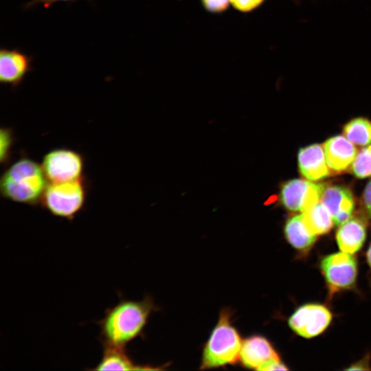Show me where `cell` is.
Wrapping results in <instances>:
<instances>
[{
	"label": "cell",
	"instance_id": "obj_3",
	"mask_svg": "<svg viewBox=\"0 0 371 371\" xmlns=\"http://www.w3.org/2000/svg\"><path fill=\"white\" fill-rule=\"evenodd\" d=\"M231 311H221L218 322L204 346L200 369L234 364L239 359L243 340L232 325Z\"/></svg>",
	"mask_w": 371,
	"mask_h": 371
},
{
	"label": "cell",
	"instance_id": "obj_10",
	"mask_svg": "<svg viewBox=\"0 0 371 371\" xmlns=\"http://www.w3.org/2000/svg\"><path fill=\"white\" fill-rule=\"evenodd\" d=\"M327 165L331 172L340 173L351 167L357 150L346 137L337 135L323 144Z\"/></svg>",
	"mask_w": 371,
	"mask_h": 371
},
{
	"label": "cell",
	"instance_id": "obj_20",
	"mask_svg": "<svg viewBox=\"0 0 371 371\" xmlns=\"http://www.w3.org/2000/svg\"><path fill=\"white\" fill-rule=\"evenodd\" d=\"M15 142L14 133L10 127H2L0 130V161L7 165L11 157L12 149Z\"/></svg>",
	"mask_w": 371,
	"mask_h": 371
},
{
	"label": "cell",
	"instance_id": "obj_14",
	"mask_svg": "<svg viewBox=\"0 0 371 371\" xmlns=\"http://www.w3.org/2000/svg\"><path fill=\"white\" fill-rule=\"evenodd\" d=\"M366 236V225L359 217L349 218L340 225L336 234L339 249L344 253L353 254L363 246Z\"/></svg>",
	"mask_w": 371,
	"mask_h": 371
},
{
	"label": "cell",
	"instance_id": "obj_19",
	"mask_svg": "<svg viewBox=\"0 0 371 371\" xmlns=\"http://www.w3.org/2000/svg\"><path fill=\"white\" fill-rule=\"evenodd\" d=\"M350 168L352 174L358 178L371 176V144L357 153Z\"/></svg>",
	"mask_w": 371,
	"mask_h": 371
},
{
	"label": "cell",
	"instance_id": "obj_2",
	"mask_svg": "<svg viewBox=\"0 0 371 371\" xmlns=\"http://www.w3.org/2000/svg\"><path fill=\"white\" fill-rule=\"evenodd\" d=\"M41 165L23 157L7 168L1 177V196L9 201L30 205L40 204L47 186Z\"/></svg>",
	"mask_w": 371,
	"mask_h": 371
},
{
	"label": "cell",
	"instance_id": "obj_9",
	"mask_svg": "<svg viewBox=\"0 0 371 371\" xmlns=\"http://www.w3.org/2000/svg\"><path fill=\"white\" fill-rule=\"evenodd\" d=\"M33 58L17 49L1 47L0 50V82L17 88L32 71Z\"/></svg>",
	"mask_w": 371,
	"mask_h": 371
},
{
	"label": "cell",
	"instance_id": "obj_23",
	"mask_svg": "<svg viewBox=\"0 0 371 371\" xmlns=\"http://www.w3.org/2000/svg\"><path fill=\"white\" fill-rule=\"evenodd\" d=\"M361 205L367 216L371 218V180L368 182L363 192Z\"/></svg>",
	"mask_w": 371,
	"mask_h": 371
},
{
	"label": "cell",
	"instance_id": "obj_6",
	"mask_svg": "<svg viewBox=\"0 0 371 371\" xmlns=\"http://www.w3.org/2000/svg\"><path fill=\"white\" fill-rule=\"evenodd\" d=\"M321 269L328 289V297L351 288L357 274L356 260L351 254L339 252L328 255L321 262Z\"/></svg>",
	"mask_w": 371,
	"mask_h": 371
},
{
	"label": "cell",
	"instance_id": "obj_8",
	"mask_svg": "<svg viewBox=\"0 0 371 371\" xmlns=\"http://www.w3.org/2000/svg\"><path fill=\"white\" fill-rule=\"evenodd\" d=\"M332 319L330 311L316 304L300 306L291 315L288 324L291 329L304 338H312L324 331Z\"/></svg>",
	"mask_w": 371,
	"mask_h": 371
},
{
	"label": "cell",
	"instance_id": "obj_12",
	"mask_svg": "<svg viewBox=\"0 0 371 371\" xmlns=\"http://www.w3.org/2000/svg\"><path fill=\"white\" fill-rule=\"evenodd\" d=\"M321 202L329 210L334 224L340 225L351 218L355 200L348 188L341 186L326 187Z\"/></svg>",
	"mask_w": 371,
	"mask_h": 371
},
{
	"label": "cell",
	"instance_id": "obj_15",
	"mask_svg": "<svg viewBox=\"0 0 371 371\" xmlns=\"http://www.w3.org/2000/svg\"><path fill=\"white\" fill-rule=\"evenodd\" d=\"M284 232L289 244L300 251H308L317 238V235L311 233L306 227L302 213L286 220Z\"/></svg>",
	"mask_w": 371,
	"mask_h": 371
},
{
	"label": "cell",
	"instance_id": "obj_5",
	"mask_svg": "<svg viewBox=\"0 0 371 371\" xmlns=\"http://www.w3.org/2000/svg\"><path fill=\"white\" fill-rule=\"evenodd\" d=\"M41 165L51 183L72 181L84 177L85 158L80 153L72 149L52 150L45 155Z\"/></svg>",
	"mask_w": 371,
	"mask_h": 371
},
{
	"label": "cell",
	"instance_id": "obj_16",
	"mask_svg": "<svg viewBox=\"0 0 371 371\" xmlns=\"http://www.w3.org/2000/svg\"><path fill=\"white\" fill-rule=\"evenodd\" d=\"M100 361L94 370H153L147 366L135 364L125 351V348L104 346Z\"/></svg>",
	"mask_w": 371,
	"mask_h": 371
},
{
	"label": "cell",
	"instance_id": "obj_26",
	"mask_svg": "<svg viewBox=\"0 0 371 371\" xmlns=\"http://www.w3.org/2000/svg\"><path fill=\"white\" fill-rule=\"evenodd\" d=\"M366 256H367V260H368V262L370 265V267H371V244L368 249V251H367V254H366Z\"/></svg>",
	"mask_w": 371,
	"mask_h": 371
},
{
	"label": "cell",
	"instance_id": "obj_17",
	"mask_svg": "<svg viewBox=\"0 0 371 371\" xmlns=\"http://www.w3.org/2000/svg\"><path fill=\"white\" fill-rule=\"evenodd\" d=\"M302 215L306 227L317 236L328 233L334 224L329 210L321 201L302 212Z\"/></svg>",
	"mask_w": 371,
	"mask_h": 371
},
{
	"label": "cell",
	"instance_id": "obj_21",
	"mask_svg": "<svg viewBox=\"0 0 371 371\" xmlns=\"http://www.w3.org/2000/svg\"><path fill=\"white\" fill-rule=\"evenodd\" d=\"M229 0H201L205 10L212 13L225 11L229 5Z\"/></svg>",
	"mask_w": 371,
	"mask_h": 371
},
{
	"label": "cell",
	"instance_id": "obj_1",
	"mask_svg": "<svg viewBox=\"0 0 371 371\" xmlns=\"http://www.w3.org/2000/svg\"><path fill=\"white\" fill-rule=\"evenodd\" d=\"M155 304L150 297L141 301L122 299L106 310L98 324L100 340L104 346L125 348L141 335Z\"/></svg>",
	"mask_w": 371,
	"mask_h": 371
},
{
	"label": "cell",
	"instance_id": "obj_4",
	"mask_svg": "<svg viewBox=\"0 0 371 371\" xmlns=\"http://www.w3.org/2000/svg\"><path fill=\"white\" fill-rule=\"evenodd\" d=\"M87 186L84 177L72 181L51 183L47 185L40 205L55 216L73 220L85 205Z\"/></svg>",
	"mask_w": 371,
	"mask_h": 371
},
{
	"label": "cell",
	"instance_id": "obj_11",
	"mask_svg": "<svg viewBox=\"0 0 371 371\" xmlns=\"http://www.w3.org/2000/svg\"><path fill=\"white\" fill-rule=\"evenodd\" d=\"M273 359H280L265 337L253 335L243 340L238 360L244 367L258 370L263 364Z\"/></svg>",
	"mask_w": 371,
	"mask_h": 371
},
{
	"label": "cell",
	"instance_id": "obj_24",
	"mask_svg": "<svg viewBox=\"0 0 371 371\" xmlns=\"http://www.w3.org/2000/svg\"><path fill=\"white\" fill-rule=\"evenodd\" d=\"M288 368L280 359H273L263 364L258 370L271 371V370H286Z\"/></svg>",
	"mask_w": 371,
	"mask_h": 371
},
{
	"label": "cell",
	"instance_id": "obj_13",
	"mask_svg": "<svg viewBox=\"0 0 371 371\" xmlns=\"http://www.w3.org/2000/svg\"><path fill=\"white\" fill-rule=\"evenodd\" d=\"M301 175L310 181H317L331 173L326 160L323 146L313 144L300 149L297 155Z\"/></svg>",
	"mask_w": 371,
	"mask_h": 371
},
{
	"label": "cell",
	"instance_id": "obj_22",
	"mask_svg": "<svg viewBox=\"0 0 371 371\" xmlns=\"http://www.w3.org/2000/svg\"><path fill=\"white\" fill-rule=\"evenodd\" d=\"M232 5L241 12H249L260 5L265 0H229Z\"/></svg>",
	"mask_w": 371,
	"mask_h": 371
},
{
	"label": "cell",
	"instance_id": "obj_7",
	"mask_svg": "<svg viewBox=\"0 0 371 371\" xmlns=\"http://www.w3.org/2000/svg\"><path fill=\"white\" fill-rule=\"evenodd\" d=\"M325 188L323 183L308 179L289 180L280 187V201L289 211L304 212L321 201Z\"/></svg>",
	"mask_w": 371,
	"mask_h": 371
},
{
	"label": "cell",
	"instance_id": "obj_18",
	"mask_svg": "<svg viewBox=\"0 0 371 371\" xmlns=\"http://www.w3.org/2000/svg\"><path fill=\"white\" fill-rule=\"evenodd\" d=\"M343 134L355 146H368L371 144V122L363 117L353 119L344 126Z\"/></svg>",
	"mask_w": 371,
	"mask_h": 371
},
{
	"label": "cell",
	"instance_id": "obj_25",
	"mask_svg": "<svg viewBox=\"0 0 371 371\" xmlns=\"http://www.w3.org/2000/svg\"><path fill=\"white\" fill-rule=\"evenodd\" d=\"M76 0H31L25 4L24 8L30 9L36 5L42 4L45 8H49L57 2H73Z\"/></svg>",
	"mask_w": 371,
	"mask_h": 371
}]
</instances>
